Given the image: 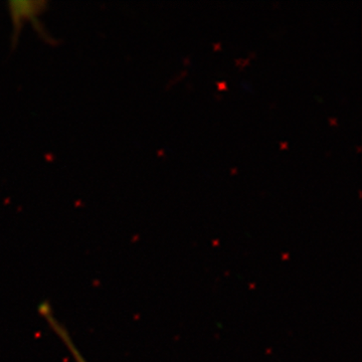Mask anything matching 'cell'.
Segmentation results:
<instances>
[{"label":"cell","mask_w":362,"mask_h":362,"mask_svg":"<svg viewBox=\"0 0 362 362\" xmlns=\"http://www.w3.org/2000/svg\"><path fill=\"white\" fill-rule=\"evenodd\" d=\"M42 2L40 1H13L9 4V11L13 16L14 25L16 26V33H18V28L21 21L28 18H33L42 11Z\"/></svg>","instance_id":"cell-1"},{"label":"cell","mask_w":362,"mask_h":362,"mask_svg":"<svg viewBox=\"0 0 362 362\" xmlns=\"http://www.w3.org/2000/svg\"><path fill=\"white\" fill-rule=\"evenodd\" d=\"M42 315L45 317L47 323L51 325L52 329L59 335L62 341L65 343L66 346L70 350L71 356L75 358L76 362H87L82 354H80L76 345L74 344V342L71 341L70 334L66 332L64 326L61 325L59 321L57 320L56 317L54 316V312L51 311V309H45V310L42 311Z\"/></svg>","instance_id":"cell-2"}]
</instances>
